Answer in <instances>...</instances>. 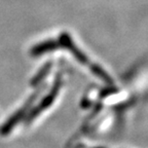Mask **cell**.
<instances>
[{
  "instance_id": "6da1fadb",
  "label": "cell",
  "mask_w": 148,
  "mask_h": 148,
  "mask_svg": "<svg viewBox=\"0 0 148 148\" xmlns=\"http://www.w3.org/2000/svg\"><path fill=\"white\" fill-rule=\"evenodd\" d=\"M58 41H59V44H60V47L68 49V51L74 56V58L76 59L80 64L86 66L92 73L95 74L96 76L99 77L100 79H102V80L104 81L105 83H107V84H112L113 80H112V78L110 77V75H109L103 68L100 67V65L92 63V61L88 58V56L83 53L81 49H79L78 47H77V45L74 43L73 40H72L69 33L63 32L62 34L60 35V37H59Z\"/></svg>"
},
{
  "instance_id": "7a4b0ae2",
  "label": "cell",
  "mask_w": 148,
  "mask_h": 148,
  "mask_svg": "<svg viewBox=\"0 0 148 148\" xmlns=\"http://www.w3.org/2000/svg\"><path fill=\"white\" fill-rule=\"evenodd\" d=\"M62 86H63L62 75H61V73H59L58 75H57V77H56L55 81H53V86H51L49 92H47V94L42 98L41 101H40L34 108L30 109L29 114L26 116V123H31V121L34 120L41 112H43L44 110H46L49 107H51V105H53L56 98L58 97Z\"/></svg>"
},
{
  "instance_id": "3957f363",
  "label": "cell",
  "mask_w": 148,
  "mask_h": 148,
  "mask_svg": "<svg viewBox=\"0 0 148 148\" xmlns=\"http://www.w3.org/2000/svg\"><path fill=\"white\" fill-rule=\"evenodd\" d=\"M45 84L44 86H41V88H39V90H37L36 92L33 94V95H31L30 97H29V99L27 100V102H26L25 104L22 106L21 109H18V111H16L14 114H12L10 117L8 118V119L5 121L4 125L1 127V129H0V134L1 135H7L10 133V131H12V129L14 127V125H18V123L20 121V120H22L24 117H26L27 116V113L30 111L31 107H32L33 103H34L35 101H36V99L38 98V96L40 95V92H42V90L45 88Z\"/></svg>"
},
{
  "instance_id": "277c9868",
  "label": "cell",
  "mask_w": 148,
  "mask_h": 148,
  "mask_svg": "<svg viewBox=\"0 0 148 148\" xmlns=\"http://www.w3.org/2000/svg\"><path fill=\"white\" fill-rule=\"evenodd\" d=\"M60 47L59 41L56 39H47L42 42L35 44L30 49V56L33 58H38L40 56L45 55L47 53L55 51Z\"/></svg>"
},
{
  "instance_id": "5b68a950",
  "label": "cell",
  "mask_w": 148,
  "mask_h": 148,
  "mask_svg": "<svg viewBox=\"0 0 148 148\" xmlns=\"http://www.w3.org/2000/svg\"><path fill=\"white\" fill-rule=\"evenodd\" d=\"M51 67H53V62L49 61V62H46L45 64L38 70V72L36 73L34 77H32V79L30 80V86H39L40 83L43 81V79L47 76V74L49 73Z\"/></svg>"
},
{
  "instance_id": "8992f818",
  "label": "cell",
  "mask_w": 148,
  "mask_h": 148,
  "mask_svg": "<svg viewBox=\"0 0 148 148\" xmlns=\"http://www.w3.org/2000/svg\"><path fill=\"white\" fill-rule=\"evenodd\" d=\"M95 148H104V147H95Z\"/></svg>"
}]
</instances>
